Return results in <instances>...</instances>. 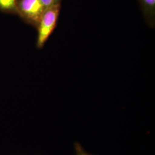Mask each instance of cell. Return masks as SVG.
I'll return each mask as SVG.
<instances>
[{
	"instance_id": "277c9868",
	"label": "cell",
	"mask_w": 155,
	"mask_h": 155,
	"mask_svg": "<svg viewBox=\"0 0 155 155\" xmlns=\"http://www.w3.org/2000/svg\"><path fill=\"white\" fill-rule=\"evenodd\" d=\"M18 0H0V10L8 13H17Z\"/></svg>"
},
{
	"instance_id": "3957f363",
	"label": "cell",
	"mask_w": 155,
	"mask_h": 155,
	"mask_svg": "<svg viewBox=\"0 0 155 155\" xmlns=\"http://www.w3.org/2000/svg\"><path fill=\"white\" fill-rule=\"evenodd\" d=\"M144 17L151 27L155 25V0H139Z\"/></svg>"
},
{
	"instance_id": "6da1fadb",
	"label": "cell",
	"mask_w": 155,
	"mask_h": 155,
	"mask_svg": "<svg viewBox=\"0 0 155 155\" xmlns=\"http://www.w3.org/2000/svg\"><path fill=\"white\" fill-rule=\"evenodd\" d=\"M61 10V4L45 8L41 16L38 28L37 48H42L56 27Z\"/></svg>"
},
{
	"instance_id": "7a4b0ae2",
	"label": "cell",
	"mask_w": 155,
	"mask_h": 155,
	"mask_svg": "<svg viewBox=\"0 0 155 155\" xmlns=\"http://www.w3.org/2000/svg\"><path fill=\"white\" fill-rule=\"evenodd\" d=\"M45 8L40 0H18L17 13L24 21L37 27Z\"/></svg>"
},
{
	"instance_id": "5b68a950",
	"label": "cell",
	"mask_w": 155,
	"mask_h": 155,
	"mask_svg": "<svg viewBox=\"0 0 155 155\" xmlns=\"http://www.w3.org/2000/svg\"><path fill=\"white\" fill-rule=\"evenodd\" d=\"M45 8L61 4V0H40Z\"/></svg>"
},
{
	"instance_id": "8992f818",
	"label": "cell",
	"mask_w": 155,
	"mask_h": 155,
	"mask_svg": "<svg viewBox=\"0 0 155 155\" xmlns=\"http://www.w3.org/2000/svg\"><path fill=\"white\" fill-rule=\"evenodd\" d=\"M75 149L76 150V155H91L87 153L84 150H83L82 147L79 143H75Z\"/></svg>"
}]
</instances>
